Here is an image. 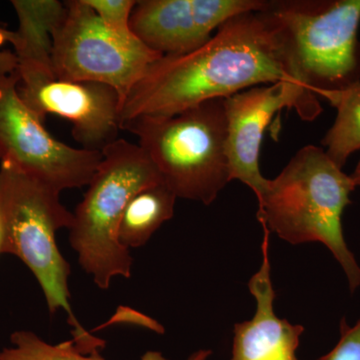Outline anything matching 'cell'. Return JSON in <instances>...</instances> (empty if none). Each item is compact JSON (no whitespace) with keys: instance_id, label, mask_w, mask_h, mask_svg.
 Masks as SVG:
<instances>
[{"instance_id":"7c38bea8","label":"cell","mask_w":360,"mask_h":360,"mask_svg":"<svg viewBox=\"0 0 360 360\" xmlns=\"http://www.w3.org/2000/svg\"><path fill=\"white\" fill-rule=\"evenodd\" d=\"M262 262L248 281V290L255 300V312L250 321L234 324L231 360H300L302 324L279 319L274 310L276 290L271 279L269 245V232L264 229Z\"/></svg>"},{"instance_id":"5bb4252c","label":"cell","mask_w":360,"mask_h":360,"mask_svg":"<svg viewBox=\"0 0 360 360\" xmlns=\"http://www.w3.org/2000/svg\"><path fill=\"white\" fill-rule=\"evenodd\" d=\"M177 198L163 182L141 189L127 203L118 229L122 246L141 248L174 217Z\"/></svg>"},{"instance_id":"4fadbf2b","label":"cell","mask_w":360,"mask_h":360,"mask_svg":"<svg viewBox=\"0 0 360 360\" xmlns=\"http://www.w3.org/2000/svg\"><path fill=\"white\" fill-rule=\"evenodd\" d=\"M18 30H7L4 40L14 47L21 78L56 77L52 65L53 35L65 15V2L58 0H13Z\"/></svg>"},{"instance_id":"52a82bcc","label":"cell","mask_w":360,"mask_h":360,"mask_svg":"<svg viewBox=\"0 0 360 360\" xmlns=\"http://www.w3.org/2000/svg\"><path fill=\"white\" fill-rule=\"evenodd\" d=\"M65 4V18L53 35L54 75L110 85L120 94L122 105L149 66L163 56L141 39H123L111 32L84 0Z\"/></svg>"},{"instance_id":"6da1fadb","label":"cell","mask_w":360,"mask_h":360,"mask_svg":"<svg viewBox=\"0 0 360 360\" xmlns=\"http://www.w3.org/2000/svg\"><path fill=\"white\" fill-rule=\"evenodd\" d=\"M278 82L297 85L276 32L262 11L239 14L196 51L162 56L149 66L123 101L120 129L136 118L177 115L210 99Z\"/></svg>"},{"instance_id":"3957f363","label":"cell","mask_w":360,"mask_h":360,"mask_svg":"<svg viewBox=\"0 0 360 360\" xmlns=\"http://www.w3.org/2000/svg\"><path fill=\"white\" fill-rule=\"evenodd\" d=\"M59 195L13 163L0 161V252L14 255L27 266L41 288L49 312L65 310L77 347L94 354L104 341L85 330L73 312L70 266L56 243L58 231L70 229L73 222V212Z\"/></svg>"},{"instance_id":"277c9868","label":"cell","mask_w":360,"mask_h":360,"mask_svg":"<svg viewBox=\"0 0 360 360\" xmlns=\"http://www.w3.org/2000/svg\"><path fill=\"white\" fill-rule=\"evenodd\" d=\"M260 11L307 96L328 101L360 82V0H274Z\"/></svg>"},{"instance_id":"ffe728a7","label":"cell","mask_w":360,"mask_h":360,"mask_svg":"<svg viewBox=\"0 0 360 360\" xmlns=\"http://www.w3.org/2000/svg\"><path fill=\"white\" fill-rule=\"evenodd\" d=\"M212 354V350L200 349L198 352H193L186 360H207Z\"/></svg>"},{"instance_id":"7a4b0ae2","label":"cell","mask_w":360,"mask_h":360,"mask_svg":"<svg viewBox=\"0 0 360 360\" xmlns=\"http://www.w3.org/2000/svg\"><path fill=\"white\" fill-rule=\"evenodd\" d=\"M355 188L352 175L323 148L303 146L276 179H269L257 212L262 227L290 245L326 246L345 272L352 293L360 286V265L345 240L342 215Z\"/></svg>"},{"instance_id":"8992f818","label":"cell","mask_w":360,"mask_h":360,"mask_svg":"<svg viewBox=\"0 0 360 360\" xmlns=\"http://www.w3.org/2000/svg\"><path fill=\"white\" fill-rule=\"evenodd\" d=\"M122 129L137 136L177 198L210 205L231 182L225 98L210 99L174 115L136 118Z\"/></svg>"},{"instance_id":"2e32d148","label":"cell","mask_w":360,"mask_h":360,"mask_svg":"<svg viewBox=\"0 0 360 360\" xmlns=\"http://www.w3.org/2000/svg\"><path fill=\"white\" fill-rule=\"evenodd\" d=\"M11 347L0 352V360H105L77 347L72 340L51 345L30 330L14 331ZM141 360H168L160 352H148Z\"/></svg>"},{"instance_id":"ba28073f","label":"cell","mask_w":360,"mask_h":360,"mask_svg":"<svg viewBox=\"0 0 360 360\" xmlns=\"http://www.w3.org/2000/svg\"><path fill=\"white\" fill-rule=\"evenodd\" d=\"M20 77L0 75V161H8L60 193L89 186L103 155L59 141L20 98Z\"/></svg>"},{"instance_id":"d6986e66","label":"cell","mask_w":360,"mask_h":360,"mask_svg":"<svg viewBox=\"0 0 360 360\" xmlns=\"http://www.w3.org/2000/svg\"><path fill=\"white\" fill-rule=\"evenodd\" d=\"M6 30L4 28L0 27V39L2 40ZM16 71H18V58L14 52L0 51V75H13Z\"/></svg>"},{"instance_id":"5b68a950","label":"cell","mask_w":360,"mask_h":360,"mask_svg":"<svg viewBox=\"0 0 360 360\" xmlns=\"http://www.w3.org/2000/svg\"><path fill=\"white\" fill-rule=\"evenodd\" d=\"M101 155L68 231L78 264L97 288L108 290L115 277L131 276L134 259L118 239L125 207L139 191L162 179L141 146L125 139L108 144Z\"/></svg>"},{"instance_id":"7402d4cb","label":"cell","mask_w":360,"mask_h":360,"mask_svg":"<svg viewBox=\"0 0 360 360\" xmlns=\"http://www.w3.org/2000/svg\"><path fill=\"white\" fill-rule=\"evenodd\" d=\"M0 250H1V231H0ZM1 255V252H0Z\"/></svg>"},{"instance_id":"e0dca14e","label":"cell","mask_w":360,"mask_h":360,"mask_svg":"<svg viewBox=\"0 0 360 360\" xmlns=\"http://www.w3.org/2000/svg\"><path fill=\"white\" fill-rule=\"evenodd\" d=\"M97 14L103 25L117 37L127 40L139 39L130 26L135 0H84Z\"/></svg>"},{"instance_id":"ac0fdd59","label":"cell","mask_w":360,"mask_h":360,"mask_svg":"<svg viewBox=\"0 0 360 360\" xmlns=\"http://www.w3.org/2000/svg\"><path fill=\"white\" fill-rule=\"evenodd\" d=\"M340 333L335 347L317 360H360V319L354 326L341 319Z\"/></svg>"},{"instance_id":"44dd1931","label":"cell","mask_w":360,"mask_h":360,"mask_svg":"<svg viewBox=\"0 0 360 360\" xmlns=\"http://www.w3.org/2000/svg\"><path fill=\"white\" fill-rule=\"evenodd\" d=\"M352 179H354L355 186L360 187V160L355 167L354 174H352Z\"/></svg>"},{"instance_id":"9c48e42d","label":"cell","mask_w":360,"mask_h":360,"mask_svg":"<svg viewBox=\"0 0 360 360\" xmlns=\"http://www.w3.org/2000/svg\"><path fill=\"white\" fill-rule=\"evenodd\" d=\"M283 108L295 110L305 122L316 120L322 112L319 99L307 96L298 85L288 82L251 87L225 98L231 181L239 180L250 187L257 201L269 181L259 168L265 129Z\"/></svg>"},{"instance_id":"9a60e30c","label":"cell","mask_w":360,"mask_h":360,"mask_svg":"<svg viewBox=\"0 0 360 360\" xmlns=\"http://www.w3.org/2000/svg\"><path fill=\"white\" fill-rule=\"evenodd\" d=\"M328 103L338 113L321 144L329 158L343 168L349 156L360 150V82L335 94Z\"/></svg>"},{"instance_id":"30bf717a","label":"cell","mask_w":360,"mask_h":360,"mask_svg":"<svg viewBox=\"0 0 360 360\" xmlns=\"http://www.w3.org/2000/svg\"><path fill=\"white\" fill-rule=\"evenodd\" d=\"M18 94L42 122L56 115L72 123V135L82 148L101 151L117 139L122 99L110 85L56 77L20 79Z\"/></svg>"},{"instance_id":"8fae6325","label":"cell","mask_w":360,"mask_h":360,"mask_svg":"<svg viewBox=\"0 0 360 360\" xmlns=\"http://www.w3.org/2000/svg\"><path fill=\"white\" fill-rule=\"evenodd\" d=\"M266 0H141L130 18L132 32L163 56L196 51L212 32L239 14L260 11Z\"/></svg>"}]
</instances>
